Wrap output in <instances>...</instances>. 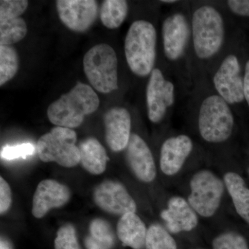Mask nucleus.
Returning a JSON list of instances; mask_svg holds the SVG:
<instances>
[{"mask_svg":"<svg viewBox=\"0 0 249 249\" xmlns=\"http://www.w3.org/2000/svg\"><path fill=\"white\" fill-rule=\"evenodd\" d=\"M100 100L89 85L78 82L69 92L62 95L47 109L49 120L58 127H79L85 116L97 110Z\"/></svg>","mask_w":249,"mask_h":249,"instance_id":"obj_1","label":"nucleus"},{"mask_svg":"<svg viewBox=\"0 0 249 249\" xmlns=\"http://www.w3.org/2000/svg\"><path fill=\"white\" fill-rule=\"evenodd\" d=\"M157 38V31L148 21L140 19L131 24L124 40V54L129 69L137 76H147L153 71Z\"/></svg>","mask_w":249,"mask_h":249,"instance_id":"obj_2","label":"nucleus"},{"mask_svg":"<svg viewBox=\"0 0 249 249\" xmlns=\"http://www.w3.org/2000/svg\"><path fill=\"white\" fill-rule=\"evenodd\" d=\"M192 32L196 56L211 58L224 43L225 29L222 15L213 6L199 7L193 14Z\"/></svg>","mask_w":249,"mask_h":249,"instance_id":"obj_3","label":"nucleus"},{"mask_svg":"<svg viewBox=\"0 0 249 249\" xmlns=\"http://www.w3.org/2000/svg\"><path fill=\"white\" fill-rule=\"evenodd\" d=\"M83 67L90 84L99 92L110 93L118 85V59L115 51L107 44H98L85 53Z\"/></svg>","mask_w":249,"mask_h":249,"instance_id":"obj_4","label":"nucleus"},{"mask_svg":"<svg viewBox=\"0 0 249 249\" xmlns=\"http://www.w3.org/2000/svg\"><path fill=\"white\" fill-rule=\"evenodd\" d=\"M199 133L209 142H222L231 135L234 117L229 104L219 95L205 98L198 118Z\"/></svg>","mask_w":249,"mask_h":249,"instance_id":"obj_5","label":"nucleus"},{"mask_svg":"<svg viewBox=\"0 0 249 249\" xmlns=\"http://www.w3.org/2000/svg\"><path fill=\"white\" fill-rule=\"evenodd\" d=\"M76 141L74 130L56 126L37 141V155L46 163L55 162L62 167L72 168L80 163V150L76 145Z\"/></svg>","mask_w":249,"mask_h":249,"instance_id":"obj_6","label":"nucleus"},{"mask_svg":"<svg viewBox=\"0 0 249 249\" xmlns=\"http://www.w3.org/2000/svg\"><path fill=\"white\" fill-rule=\"evenodd\" d=\"M188 203L194 211L204 217H212L220 206L224 182L209 170H203L191 178Z\"/></svg>","mask_w":249,"mask_h":249,"instance_id":"obj_7","label":"nucleus"},{"mask_svg":"<svg viewBox=\"0 0 249 249\" xmlns=\"http://www.w3.org/2000/svg\"><path fill=\"white\" fill-rule=\"evenodd\" d=\"M147 115L154 124L163 120L168 107L175 103V86L165 80L160 69L150 73L146 89Z\"/></svg>","mask_w":249,"mask_h":249,"instance_id":"obj_8","label":"nucleus"},{"mask_svg":"<svg viewBox=\"0 0 249 249\" xmlns=\"http://www.w3.org/2000/svg\"><path fill=\"white\" fill-rule=\"evenodd\" d=\"M93 201L105 212L123 216L128 213L137 212V206L125 187L115 181H103L95 188Z\"/></svg>","mask_w":249,"mask_h":249,"instance_id":"obj_9","label":"nucleus"},{"mask_svg":"<svg viewBox=\"0 0 249 249\" xmlns=\"http://www.w3.org/2000/svg\"><path fill=\"white\" fill-rule=\"evenodd\" d=\"M213 83L219 96L228 104L244 101V78L241 75L240 62L235 55H228L223 60L214 74Z\"/></svg>","mask_w":249,"mask_h":249,"instance_id":"obj_10","label":"nucleus"},{"mask_svg":"<svg viewBox=\"0 0 249 249\" xmlns=\"http://www.w3.org/2000/svg\"><path fill=\"white\" fill-rule=\"evenodd\" d=\"M56 6L62 22L76 32L89 29L98 16V4L94 0H58Z\"/></svg>","mask_w":249,"mask_h":249,"instance_id":"obj_11","label":"nucleus"},{"mask_svg":"<svg viewBox=\"0 0 249 249\" xmlns=\"http://www.w3.org/2000/svg\"><path fill=\"white\" fill-rule=\"evenodd\" d=\"M190 37V27L186 16L177 13L165 19L162 25L163 50L165 56L175 61L182 56Z\"/></svg>","mask_w":249,"mask_h":249,"instance_id":"obj_12","label":"nucleus"},{"mask_svg":"<svg viewBox=\"0 0 249 249\" xmlns=\"http://www.w3.org/2000/svg\"><path fill=\"white\" fill-rule=\"evenodd\" d=\"M129 169L139 181L150 183L157 176V168L151 150L138 134H132L125 148Z\"/></svg>","mask_w":249,"mask_h":249,"instance_id":"obj_13","label":"nucleus"},{"mask_svg":"<svg viewBox=\"0 0 249 249\" xmlns=\"http://www.w3.org/2000/svg\"><path fill=\"white\" fill-rule=\"evenodd\" d=\"M70 188L53 179L40 181L33 198V215L37 219L45 217L52 209L63 206L70 199Z\"/></svg>","mask_w":249,"mask_h":249,"instance_id":"obj_14","label":"nucleus"},{"mask_svg":"<svg viewBox=\"0 0 249 249\" xmlns=\"http://www.w3.org/2000/svg\"><path fill=\"white\" fill-rule=\"evenodd\" d=\"M106 139L112 151L118 152L126 148L131 136L130 114L124 107L111 108L104 116Z\"/></svg>","mask_w":249,"mask_h":249,"instance_id":"obj_15","label":"nucleus"},{"mask_svg":"<svg viewBox=\"0 0 249 249\" xmlns=\"http://www.w3.org/2000/svg\"><path fill=\"white\" fill-rule=\"evenodd\" d=\"M193 148L191 138L183 134L165 140L160 149L161 171L168 176L176 175L182 168Z\"/></svg>","mask_w":249,"mask_h":249,"instance_id":"obj_16","label":"nucleus"},{"mask_svg":"<svg viewBox=\"0 0 249 249\" xmlns=\"http://www.w3.org/2000/svg\"><path fill=\"white\" fill-rule=\"evenodd\" d=\"M160 217L166 223L171 233L189 232L196 228L198 217L196 211L181 196H173L168 201V208L163 210Z\"/></svg>","mask_w":249,"mask_h":249,"instance_id":"obj_17","label":"nucleus"},{"mask_svg":"<svg viewBox=\"0 0 249 249\" xmlns=\"http://www.w3.org/2000/svg\"><path fill=\"white\" fill-rule=\"evenodd\" d=\"M118 237L124 247L132 249H144L147 229L142 219L134 213L121 216L117 224Z\"/></svg>","mask_w":249,"mask_h":249,"instance_id":"obj_18","label":"nucleus"},{"mask_svg":"<svg viewBox=\"0 0 249 249\" xmlns=\"http://www.w3.org/2000/svg\"><path fill=\"white\" fill-rule=\"evenodd\" d=\"M80 163L88 173L98 175L107 168L109 157L105 147L97 139L89 137L80 142Z\"/></svg>","mask_w":249,"mask_h":249,"instance_id":"obj_19","label":"nucleus"},{"mask_svg":"<svg viewBox=\"0 0 249 249\" xmlns=\"http://www.w3.org/2000/svg\"><path fill=\"white\" fill-rule=\"evenodd\" d=\"M224 182L237 214L249 224V188L245 180L238 174L230 172L224 175Z\"/></svg>","mask_w":249,"mask_h":249,"instance_id":"obj_20","label":"nucleus"},{"mask_svg":"<svg viewBox=\"0 0 249 249\" xmlns=\"http://www.w3.org/2000/svg\"><path fill=\"white\" fill-rule=\"evenodd\" d=\"M115 236L110 224L102 219H95L89 226V233L85 240L87 249H111Z\"/></svg>","mask_w":249,"mask_h":249,"instance_id":"obj_21","label":"nucleus"},{"mask_svg":"<svg viewBox=\"0 0 249 249\" xmlns=\"http://www.w3.org/2000/svg\"><path fill=\"white\" fill-rule=\"evenodd\" d=\"M128 5L124 0H106L101 9V19L103 25L109 29L120 27L127 17Z\"/></svg>","mask_w":249,"mask_h":249,"instance_id":"obj_22","label":"nucleus"},{"mask_svg":"<svg viewBox=\"0 0 249 249\" xmlns=\"http://www.w3.org/2000/svg\"><path fill=\"white\" fill-rule=\"evenodd\" d=\"M27 26L22 18L0 20V45L11 46L25 37Z\"/></svg>","mask_w":249,"mask_h":249,"instance_id":"obj_23","label":"nucleus"},{"mask_svg":"<svg viewBox=\"0 0 249 249\" xmlns=\"http://www.w3.org/2000/svg\"><path fill=\"white\" fill-rule=\"evenodd\" d=\"M19 70V57L11 46L0 45V85L12 79Z\"/></svg>","mask_w":249,"mask_h":249,"instance_id":"obj_24","label":"nucleus"},{"mask_svg":"<svg viewBox=\"0 0 249 249\" xmlns=\"http://www.w3.org/2000/svg\"><path fill=\"white\" fill-rule=\"evenodd\" d=\"M145 249H178L176 241L168 231L159 224L147 229Z\"/></svg>","mask_w":249,"mask_h":249,"instance_id":"obj_25","label":"nucleus"},{"mask_svg":"<svg viewBox=\"0 0 249 249\" xmlns=\"http://www.w3.org/2000/svg\"><path fill=\"white\" fill-rule=\"evenodd\" d=\"M213 249H249L245 237L233 231L223 232L213 241Z\"/></svg>","mask_w":249,"mask_h":249,"instance_id":"obj_26","label":"nucleus"},{"mask_svg":"<svg viewBox=\"0 0 249 249\" xmlns=\"http://www.w3.org/2000/svg\"><path fill=\"white\" fill-rule=\"evenodd\" d=\"M55 249H81L76 229L70 224H65L58 229L56 237L54 240Z\"/></svg>","mask_w":249,"mask_h":249,"instance_id":"obj_27","label":"nucleus"},{"mask_svg":"<svg viewBox=\"0 0 249 249\" xmlns=\"http://www.w3.org/2000/svg\"><path fill=\"white\" fill-rule=\"evenodd\" d=\"M29 6L27 0H1L0 1V20L19 18Z\"/></svg>","mask_w":249,"mask_h":249,"instance_id":"obj_28","label":"nucleus"},{"mask_svg":"<svg viewBox=\"0 0 249 249\" xmlns=\"http://www.w3.org/2000/svg\"><path fill=\"white\" fill-rule=\"evenodd\" d=\"M35 152L34 145L29 142L23 143L16 146H5L1 151V157L4 160H12L15 159L25 158L29 155H32Z\"/></svg>","mask_w":249,"mask_h":249,"instance_id":"obj_29","label":"nucleus"},{"mask_svg":"<svg viewBox=\"0 0 249 249\" xmlns=\"http://www.w3.org/2000/svg\"><path fill=\"white\" fill-rule=\"evenodd\" d=\"M12 204V193L9 183L2 177L0 178V213L4 214Z\"/></svg>","mask_w":249,"mask_h":249,"instance_id":"obj_30","label":"nucleus"},{"mask_svg":"<svg viewBox=\"0 0 249 249\" xmlns=\"http://www.w3.org/2000/svg\"><path fill=\"white\" fill-rule=\"evenodd\" d=\"M227 4L233 14L249 17V0H229Z\"/></svg>","mask_w":249,"mask_h":249,"instance_id":"obj_31","label":"nucleus"},{"mask_svg":"<svg viewBox=\"0 0 249 249\" xmlns=\"http://www.w3.org/2000/svg\"><path fill=\"white\" fill-rule=\"evenodd\" d=\"M244 95L249 107V60L247 62L245 66V76H244Z\"/></svg>","mask_w":249,"mask_h":249,"instance_id":"obj_32","label":"nucleus"},{"mask_svg":"<svg viewBox=\"0 0 249 249\" xmlns=\"http://www.w3.org/2000/svg\"><path fill=\"white\" fill-rule=\"evenodd\" d=\"M1 249H10L9 245L4 240H1Z\"/></svg>","mask_w":249,"mask_h":249,"instance_id":"obj_33","label":"nucleus"},{"mask_svg":"<svg viewBox=\"0 0 249 249\" xmlns=\"http://www.w3.org/2000/svg\"><path fill=\"white\" fill-rule=\"evenodd\" d=\"M161 1L163 3H167V4H173V3L177 2V1H175V0H163Z\"/></svg>","mask_w":249,"mask_h":249,"instance_id":"obj_34","label":"nucleus"},{"mask_svg":"<svg viewBox=\"0 0 249 249\" xmlns=\"http://www.w3.org/2000/svg\"><path fill=\"white\" fill-rule=\"evenodd\" d=\"M248 172H249V170H248Z\"/></svg>","mask_w":249,"mask_h":249,"instance_id":"obj_35","label":"nucleus"}]
</instances>
